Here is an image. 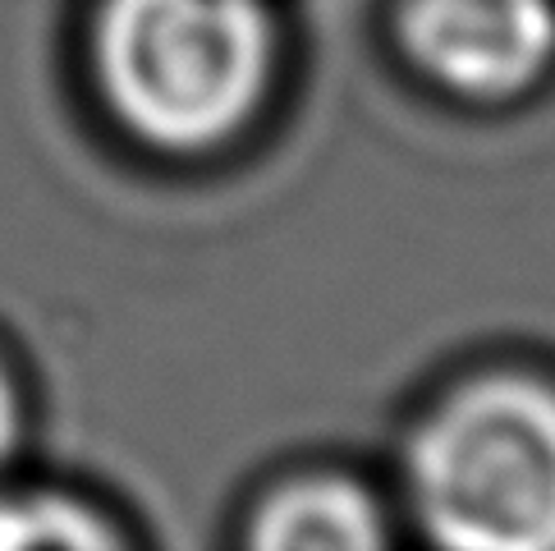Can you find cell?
Masks as SVG:
<instances>
[{
	"label": "cell",
	"instance_id": "cell-1",
	"mask_svg": "<svg viewBox=\"0 0 555 551\" xmlns=\"http://www.w3.org/2000/svg\"><path fill=\"white\" fill-rule=\"evenodd\" d=\"M92 51L115 120L133 138L211 152L262 106L275 24L267 0H106Z\"/></svg>",
	"mask_w": 555,
	"mask_h": 551
},
{
	"label": "cell",
	"instance_id": "cell-2",
	"mask_svg": "<svg viewBox=\"0 0 555 551\" xmlns=\"http://www.w3.org/2000/svg\"><path fill=\"white\" fill-rule=\"evenodd\" d=\"M409 491L441 547L555 551V386L487 372L450 390L413 432Z\"/></svg>",
	"mask_w": 555,
	"mask_h": 551
},
{
	"label": "cell",
	"instance_id": "cell-3",
	"mask_svg": "<svg viewBox=\"0 0 555 551\" xmlns=\"http://www.w3.org/2000/svg\"><path fill=\"white\" fill-rule=\"evenodd\" d=\"M400 42L454 97L505 102L555 61V0H404Z\"/></svg>",
	"mask_w": 555,
	"mask_h": 551
},
{
	"label": "cell",
	"instance_id": "cell-4",
	"mask_svg": "<svg viewBox=\"0 0 555 551\" xmlns=\"http://www.w3.org/2000/svg\"><path fill=\"white\" fill-rule=\"evenodd\" d=\"M253 542L267 551H367L386 542V524L359 483L304 478L267 497Z\"/></svg>",
	"mask_w": 555,
	"mask_h": 551
},
{
	"label": "cell",
	"instance_id": "cell-5",
	"mask_svg": "<svg viewBox=\"0 0 555 551\" xmlns=\"http://www.w3.org/2000/svg\"><path fill=\"white\" fill-rule=\"evenodd\" d=\"M115 534L92 510L61 497H5L0 501V551L28 547H106Z\"/></svg>",
	"mask_w": 555,
	"mask_h": 551
},
{
	"label": "cell",
	"instance_id": "cell-6",
	"mask_svg": "<svg viewBox=\"0 0 555 551\" xmlns=\"http://www.w3.org/2000/svg\"><path fill=\"white\" fill-rule=\"evenodd\" d=\"M18 427H24V419H18V396L5 377V368H0V469H5L10 456L18 450Z\"/></svg>",
	"mask_w": 555,
	"mask_h": 551
}]
</instances>
